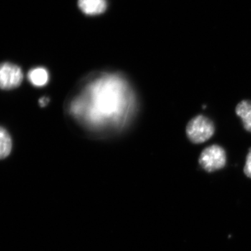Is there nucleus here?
Returning a JSON list of instances; mask_svg holds the SVG:
<instances>
[{"instance_id": "obj_3", "label": "nucleus", "mask_w": 251, "mask_h": 251, "mask_svg": "<svg viewBox=\"0 0 251 251\" xmlns=\"http://www.w3.org/2000/svg\"><path fill=\"white\" fill-rule=\"evenodd\" d=\"M227 162L226 151L222 147L213 145L203 150L199 158V164L207 173L223 169Z\"/></svg>"}, {"instance_id": "obj_6", "label": "nucleus", "mask_w": 251, "mask_h": 251, "mask_svg": "<svg viewBox=\"0 0 251 251\" xmlns=\"http://www.w3.org/2000/svg\"><path fill=\"white\" fill-rule=\"evenodd\" d=\"M236 114L242 119L243 126L247 131L251 133V101L244 100L236 107Z\"/></svg>"}, {"instance_id": "obj_8", "label": "nucleus", "mask_w": 251, "mask_h": 251, "mask_svg": "<svg viewBox=\"0 0 251 251\" xmlns=\"http://www.w3.org/2000/svg\"><path fill=\"white\" fill-rule=\"evenodd\" d=\"M12 149V141L7 130L0 126V159L6 158Z\"/></svg>"}, {"instance_id": "obj_2", "label": "nucleus", "mask_w": 251, "mask_h": 251, "mask_svg": "<svg viewBox=\"0 0 251 251\" xmlns=\"http://www.w3.org/2000/svg\"><path fill=\"white\" fill-rule=\"evenodd\" d=\"M188 140L194 144H201L210 139L215 132V126L210 120L204 115L193 117L186 128Z\"/></svg>"}, {"instance_id": "obj_7", "label": "nucleus", "mask_w": 251, "mask_h": 251, "mask_svg": "<svg viewBox=\"0 0 251 251\" xmlns=\"http://www.w3.org/2000/svg\"><path fill=\"white\" fill-rule=\"evenodd\" d=\"M28 79L29 82L35 87H44L49 80V74L46 69L42 67L31 69L28 73Z\"/></svg>"}, {"instance_id": "obj_9", "label": "nucleus", "mask_w": 251, "mask_h": 251, "mask_svg": "<svg viewBox=\"0 0 251 251\" xmlns=\"http://www.w3.org/2000/svg\"><path fill=\"white\" fill-rule=\"evenodd\" d=\"M244 174L251 179V149L247 154L246 164L244 168Z\"/></svg>"}, {"instance_id": "obj_10", "label": "nucleus", "mask_w": 251, "mask_h": 251, "mask_svg": "<svg viewBox=\"0 0 251 251\" xmlns=\"http://www.w3.org/2000/svg\"><path fill=\"white\" fill-rule=\"evenodd\" d=\"M49 99L45 98V97H44V98L41 99L40 100H39V103H40L41 107L46 106V104L49 103Z\"/></svg>"}, {"instance_id": "obj_1", "label": "nucleus", "mask_w": 251, "mask_h": 251, "mask_svg": "<svg viewBox=\"0 0 251 251\" xmlns=\"http://www.w3.org/2000/svg\"><path fill=\"white\" fill-rule=\"evenodd\" d=\"M135 99L129 85L116 74H103L89 82L73 99L69 112L94 129L119 128L128 120Z\"/></svg>"}, {"instance_id": "obj_5", "label": "nucleus", "mask_w": 251, "mask_h": 251, "mask_svg": "<svg viewBox=\"0 0 251 251\" xmlns=\"http://www.w3.org/2000/svg\"><path fill=\"white\" fill-rule=\"evenodd\" d=\"M78 5L82 12L91 16L102 14L107 6L105 0H79Z\"/></svg>"}, {"instance_id": "obj_4", "label": "nucleus", "mask_w": 251, "mask_h": 251, "mask_svg": "<svg viewBox=\"0 0 251 251\" xmlns=\"http://www.w3.org/2000/svg\"><path fill=\"white\" fill-rule=\"evenodd\" d=\"M23 74L21 68L9 62L0 64V89L13 90L22 83Z\"/></svg>"}]
</instances>
